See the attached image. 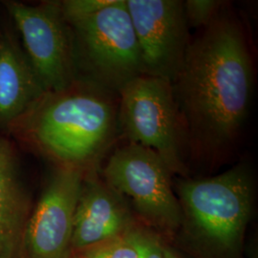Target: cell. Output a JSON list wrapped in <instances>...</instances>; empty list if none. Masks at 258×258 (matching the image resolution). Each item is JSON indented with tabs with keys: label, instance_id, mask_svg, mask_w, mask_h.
<instances>
[{
	"label": "cell",
	"instance_id": "obj_12",
	"mask_svg": "<svg viewBox=\"0 0 258 258\" xmlns=\"http://www.w3.org/2000/svg\"><path fill=\"white\" fill-rule=\"evenodd\" d=\"M30 217V205L19 178L15 151L0 138V258H19Z\"/></svg>",
	"mask_w": 258,
	"mask_h": 258
},
{
	"label": "cell",
	"instance_id": "obj_7",
	"mask_svg": "<svg viewBox=\"0 0 258 258\" xmlns=\"http://www.w3.org/2000/svg\"><path fill=\"white\" fill-rule=\"evenodd\" d=\"M5 5L22 36L26 55L48 94L73 85L74 43L60 3L37 6L8 1Z\"/></svg>",
	"mask_w": 258,
	"mask_h": 258
},
{
	"label": "cell",
	"instance_id": "obj_17",
	"mask_svg": "<svg viewBox=\"0 0 258 258\" xmlns=\"http://www.w3.org/2000/svg\"><path fill=\"white\" fill-rule=\"evenodd\" d=\"M165 258H180L170 249L165 248Z\"/></svg>",
	"mask_w": 258,
	"mask_h": 258
},
{
	"label": "cell",
	"instance_id": "obj_14",
	"mask_svg": "<svg viewBox=\"0 0 258 258\" xmlns=\"http://www.w3.org/2000/svg\"><path fill=\"white\" fill-rule=\"evenodd\" d=\"M183 4L187 26L201 29L207 26L223 7V2L217 0H186Z\"/></svg>",
	"mask_w": 258,
	"mask_h": 258
},
{
	"label": "cell",
	"instance_id": "obj_15",
	"mask_svg": "<svg viewBox=\"0 0 258 258\" xmlns=\"http://www.w3.org/2000/svg\"><path fill=\"white\" fill-rule=\"evenodd\" d=\"M114 0H67L60 3L64 19L68 23L88 18L109 6Z\"/></svg>",
	"mask_w": 258,
	"mask_h": 258
},
{
	"label": "cell",
	"instance_id": "obj_9",
	"mask_svg": "<svg viewBox=\"0 0 258 258\" xmlns=\"http://www.w3.org/2000/svg\"><path fill=\"white\" fill-rule=\"evenodd\" d=\"M144 74L173 82L190 39L183 1L125 0Z\"/></svg>",
	"mask_w": 258,
	"mask_h": 258
},
{
	"label": "cell",
	"instance_id": "obj_11",
	"mask_svg": "<svg viewBox=\"0 0 258 258\" xmlns=\"http://www.w3.org/2000/svg\"><path fill=\"white\" fill-rule=\"evenodd\" d=\"M43 84L19 45L0 40V123L10 124L37 107L46 97Z\"/></svg>",
	"mask_w": 258,
	"mask_h": 258
},
{
	"label": "cell",
	"instance_id": "obj_5",
	"mask_svg": "<svg viewBox=\"0 0 258 258\" xmlns=\"http://www.w3.org/2000/svg\"><path fill=\"white\" fill-rule=\"evenodd\" d=\"M71 24L80 55L97 86L119 94L127 83L145 75L125 0H114Z\"/></svg>",
	"mask_w": 258,
	"mask_h": 258
},
{
	"label": "cell",
	"instance_id": "obj_1",
	"mask_svg": "<svg viewBox=\"0 0 258 258\" xmlns=\"http://www.w3.org/2000/svg\"><path fill=\"white\" fill-rule=\"evenodd\" d=\"M191 147L216 154L239 137L249 115L253 69L239 21L223 9L190 40L171 83Z\"/></svg>",
	"mask_w": 258,
	"mask_h": 258
},
{
	"label": "cell",
	"instance_id": "obj_4",
	"mask_svg": "<svg viewBox=\"0 0 258 258\" xmlns=\"http://www.w3.org/2000/svg\"><path fill=\"white\" fill-rule=\"evenodd\" d=\"M119 95L118 121L128 143L153 150L170 172H181L185 134L171 83L143 75Z\"/></svg>",
	"mask_w": 258,
	"mask_h": 258
},
{
	"label": "cell",
	"instance_id": "obj_2",
	"mask_svg": "<svg viewBox=\"0 0 258 258\" xmlns=\"http://www.w3.org/2000/svg\"><path fill=\"white\" fill-rule=\"evenodd\" d=\"M72 86L48 94L37 105L32 134L38 146L63 166L82 167L109 146L118 111L110 92L99 86Z\"/></svg>",
	"mask_w": 258,
	"mask_h": 258
},
{
	"label": "cell",
	"instance_id": "obj_8",
	"mask_svg": "<svg viewBox=\"0 0 258 258\" xmlns=\"http://www.w3.org/2000/svg\"><path fill=\"white\" fill-rule=\"evenodd\" d=\"M82 167H58L28 219L20 256L72 258L75 214L83 187Z\"/></svg>",
	"mask_w": 258,
	"mask_h": 258
},
{
	"label": "cell",
	"instance_id": "obj_16",
	"mask_svg": "<svg viewBox=\"0 0 258 258\" xmlns=\"http://www.w3.org/2000/svg\"><path fill=\"white\" fill-rule=\"evenodd\" d=\"M146 258H165V248L159 240H155Z\"/></svg>",
	"mask_w": 258,
	"mask_h": 258
},
{
	"label": "cell",
	"instance_id": "obj_10",
	"mask_svg": "<svg viewBox=\"0 0 258 258\" xmlns=\"http://www.w3.org/2000/svg\"><path fill=\"white\" fill-rule=\"evenodd\" d=\"M122 197L105 182L83 181L75 214L72 252H80L115 238L132 227Z\"/></svg>",
	"mask_w": 258,
	"mask_h": 258
},
{
	"label": "cell",
	"instance_id": "obj_3",
	"mask_svg": "<svg viewBox=\"0 0 258 258\" xmlns=\"http://www.w3.org/2000/svg\"><path fill=\"white\" fill-rule=\"evenodd\" d=\"M177 190L183 218L207 247L222 254L239 249L253 204V181L247 166L184 180Z\"/></svg>",
	"mask_w": 258,
	"mask_h": 258
},
{
	"label": "cell",
	"instance_id": "obj_6",
	"mask_svg": "<svg viewBox=\"0 0 258 258\" xmlns=\"http://www.w3.org/2000/svg\"><path fill=\"white\" fill-rule=\"evenodd\" d=\"M170 173L156 152L132 143L116 149L103 170L115 192L128 197L147 221L166 230L178 228L184 219Z\"/></svg>",
	"mask_w": 258,
	"mask_h": 258
},
{
	"label": "cell",
	"instance_id": "obj_13",
	"mask_svg": "<svg viewBox=\"0 0 258 258\" xmlns=\"http://www.w3.org/2000/svg\"><path fill=\"white\" fill-rule=\"evenodd\" d=\"M156 238L132 226L119 236L78 252L76 258H146Z\"/></svg>",
	"mask_w": 258,
	"mask_h": 258
}]
</instances>
